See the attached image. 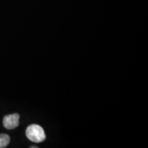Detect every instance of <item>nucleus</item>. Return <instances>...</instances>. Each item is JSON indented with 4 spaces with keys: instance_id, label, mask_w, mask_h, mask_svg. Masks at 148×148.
I'll use <instances>...</instances> for the list:
<instances>
[{
    "instance_id": "nucleus-1",
    "label": "nucleus",
    "mask_w": 148,
    "mask_h": 148,
    "mask_svg": "<svg viewBox=\"0 0 148 148\" xmlns=\"http://www.w3.org/2000/svg\"><path fill=\"white\" fill-rule=\"evenodd\" d=\"M27 138L34 143H41L46 138L45 131L39 125L32 124L27 127L25 131Z\"/></svg>"
},
{
    "instance_id": "nucleus-3",
    "label": "nucleus",
    "mask_w": 148,
    "mask_h": 148,
    "mask_svg": "<svg viewBox=\"0 0 148 148\" xmlns=\"http://www.w3.org/2000/svg\"><path fill=\"white\" fill-rule=\"evenodd\" d=\"M10 138L6 134H0V148L6 147L10 143Z\"/></svg>"
},
{
    "instance_id": "nucleus-2",
    "label": "nucleus",
    "mask_w": 148,
    "mask_h": 148,
    "mask_svg": "<svg viewBox=\"0 0 148 148\" xmlns=\"http://www.w3.org/2000/svg\"><path fill=\"white\" fill-rule=\"evenodd\" d=\"M19 124V114L14 113L5 116L3 119V125L8 130H12Z\"/></svg>"
},
{
    "instance_id": "nucleus-4",
    "label": "nucleus",
    "mask_w": 148,
    "mask_h": 148,
    "mask_svg": "<svg viewBox=\"0 0 148 148\" xmlns=\"http://www.w3.org/2000/svg\"><path fill=\"white\" fill-rule=\"evenodd\" d=\"M31 148H37L38 147H36V146H32V147H30Z\"/></svg>"
}]
</instances>
